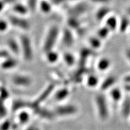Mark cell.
Listing matches in <instances>:
<instances>
[{
	"mask_svg": "<svg viewBox=\"0 0 130 130\" xmlns=\"http://www.w3.org/2000/svg\"><path fill=\"white\" fill-rule=\"evenodd\" d=\"M60 34L61 30L58 25L54 24L49 27L42 44V49L43 53L54 49L60 37Z\"/></svg>",
	"mask_w": 130,
	"mask_h": 130,
	"instance_id": "1",
	"label": "cell"
},
{
	"mask_svg": "<svg viewBox=\"0 0 130 130\" xmlns=\"http://www.w3.org/2000/svg\"><path fill=\"white\" fill-rule=\"evenodd\" d=\"M21 55L23 59L30 62L34 59V49L30 37L26 34L21 35L19 38Z\"/></svg>",
	"mask_w": 130,
	"mask_h": 130,
	"instance_id": "2",
	"label": "cell"
},
{
	"mask_svg": "<svg viewBox=\"0 0 130 130\" xmlns=\"http://www.w3.org/2000/svg\"><path fill=\"white\" fill-rule=\"evenodd\" d=\"M7 21H9L10 25L24 31H29L31 27V22L25 16L13 14L8 16Z\"/></svg>",
	"mask_w": 130,
	"mask_h": 130,
	"instance_id": "3",
	"label": "cell"
},
{
	"mask_svg": "<svg viewBox=\"0 0 130 130\" xmlns=\"http://www.w3.org/2000/svg\"><path fill=\"white\" fill-rule=\"evenodd\" d=\"M89 9V7L86 3L78 2L68 9L67 15L68 16L79 18V17L85 14L88 12Z\"/></svg>",
	"mask_w": 130,
	"mask_h": 130,
	"instance_id": "4",
	"label": "cell"
},
{
	"mask_svg": "<svg viewBox=\"0 0 130 130\" xmlns=\"http://www.w3.org/2000/svg\"><path fill=\"white\" fill-rule=\"evenodd\" d=\"M12 83L18 87H30L33 83V79L31 76L27 74H18L13 75L11 79Z\"/></svg>",
	"mask_w": 130,
	"mask_h": 130,
	"instance_id": "5",
	"label": "cell"
},
{
	"mask_svg": "<svg viewBox=\"0 0 130 130\" xmlns=\"http://www.w3.org/2000/svg\"><path fill=\"white\" fill-rule=\"evenodd\" d=\"M66 27L72 30L74 32H77L78 35H83L84 34V28L79 18L68 16V18L66 19Z\"/></svg>",
	"mask_w": 130,
	"mask_h": 130,
	"instance_id": "6",
	"label": "cell"
},
{
	"mask_svg": "<svg viewBox=\"0 0 130 130\" xmlns=\"http://www.w3.org/2000/svg\"><path fill=\"white\" fill-rule=\"evenodd\" d=\"M62 44L66 47H71L75 43V35L74 31L68 27H65L61 31L60 37Z\"/></svg>",
	"mask_w": 130,
	"mask_h": 130,
	"instance_id": "7",
	"label": "cell"
},
{
	"mask_svg": "<svg viewBox=\"0 0 130 130\" xmlns=\"http://www.w3.org/2000/svg\"><path fill=\"white\" fill-rule=\"evenodd\" d=\"M55 89V84L51 83L48 84L42 92L39 94L38 97L35 100L32 101V102L36 105H42V104L46 101L48 97L51 95Z\"/></svg>",
	"mask_w": 130,
	"mask_h": 130,
	"instance_id": "8",
	"label": "cell"
},
{
	"mask_svg": "<svg viewBox=\"0 0 130 130\" xmlns=\"http://www.w3.org/2000/svg\"><path fill=\"white\" fill-rule=\"evenodd\" d=\"M96 102L100 117L103 119H106L108 116V111L106 100L104 96L102 94L98 95L96 97Z\"/></svg>",
	"mask_w": 130,
	"mask_h": 130,
	"instance_id": "9",
	"label": "cell"
},
{
	"mask_svg": "<svg viewBox=\"0 0 130 130\" xmlns=\"http://www.w3.org/2000/svg\"><path fill=\"white\" fill-rule=\"evenodd\" d=\"M77 112V108L72 105H60L55 108L54 113L55 115L60 116H65L68 115H73Z\"/></svg>",
	"mask_w": 130,
	"mask_h": 130,
	"instance_id": "10",
	"label": "cell"
},
{
	"mask_svg": "<svg viewBox=\"0 0 130 130\" xmlns=\"http://www.w3.org/2000/svg\"><path fill=\"white\" fill-rule=\"evenodd\" d=\"M6 44L9 51L14 56H17L21 54L20 45H19V40L16 39L13 37H10L6 40Z\"/></svg>",
	"mask_w": 130,
	"mask_h": 130,
	"instance_id": "11",
	"label": "cell"
},
{
	"mask_svg": "<svg viewBox=\"0 0 130 130\" xmlns=\"http://www.w3.org/2000/svg\"><path fill=\"white\" fill-rule=\"evenodd\" d=\"M16 113H17V116L16 120L20 126L25 125L28 123L32 115L30 110L28 109L21 110Z\"/></svg>",
	"mask_w": 130,
	"mask_h": 130,
	"instance_id": "12",
	"label": "cell"
},
{
	"mask_svg": "<svg viewBox=\"0 0 130 130\" xmlns=\"http://www.w3.org/2000/svg\"><path fill=\"white\" fill-rule=\"evenodd\" d=\"M19 61L14 57L9 56L1 60L0 63V68L4 71H11L14 69L18 66Z\"/></svg>",
	"mask_w": 130,
	"mask_h": 130,
	"instance_id": "13",
	"label": "cell"
},
{
	"mask_svg": "<svg viewBox=\"0 0 130 130\" xmlns=\"http://www.w3.org/2000/svg\"><path fill=\"white\" fill-rule=\"evenodd\" d=\"M111 10L108 6H102L96 10L95 13V18L98 22L104 21L105 19L111 13Z\"/></svg>",
	"mask_w": 130,
	"mask_h": 130,
	"instance_id": "14",
	"label": "cell"
},
{
	"mask_svg": "<svg viewBox=\"0 0 130 130\" xmlns=\"http://www.w3.org/2000/svg\"><path fill=\"white\" fill-rule=\"evenodd\" d=\"M119 21V19L116 15L111 14L105 19L104 22V25L112 32L118 30Z\"/></svg>",
	"mask_w": 130,
	"mask_h": 130,
	"instance_id": "15",
	"label": "cell"
},
{
	"mask_svg": "<svg viewBox=\"0 0 130 130\" xmlns=\"http://www.w3.org/2000/svg\"><path fill=\"white\" fill-rule=\"evenodd\" d=\"M29 104L30 101H28L22 100V99H16L13 101L11 105L12 111L14 113H17L21 110L28 109Z\"/></svg>",
	"mask_w": 130,
	"mask_h": 130,
	"instance_id": "16",
	"label": "cell"
},
{
	"mask_svg": "<svg viewBox=\"0 0 130 130\" xmlns=\"http://www.w3.org/2000/svg\"><path fill=\"white\" fill-rule=\"evenodd\" d=\"M95 52L89 47H85L81 49L79 52V66H86V61L90 58V57L93 56Z\"/></svg>",
	"mask_w": 130,
	"mask_h": 130,
	"instance_id": "17",
	"label": "cell"
},
{
	"mask_svg": "<svg viewBox=\"0 0 130 130\" xmlns=\"http://www.w3.org/2000/svg\"><path fill=\"white\" fill-rule=\"evenodd\" d=\"M12 10L14 14L21 16H25L30 13L27 5L19 2L14 3L12 5Z\"/></svg>",
	"mask_w": 130,
	"mask_h": 130,
	"instance_id": "18",
	"label": "cell"
},
{
	"mask_svg": "<svg viewBox=\"0 0 130 130\" xmlns=\"http://www.w3.org/2000/svg\"><path fill=\"white\" fill-rule=\"evenodd\" d=\"M112 62L110 58L106 57H101L96 63V68L101 72L108 71L111 67Z\"/></svg>",
	"mask_w": 130,
	"mask_h": 130,
	"instance_id": "19",
	"label": "cell"
},
{
	"mask_svg": "<svg viewBox=\"0 0 130 130\" xmlns=\"http://www.w3.org/2000/svg\"><path fill=\"white\" fill-rule=\"evenodd\" d=\"M130 28V20L128 16H122L119 21L118 30L122 34L125 33Z\"/></svg>",
	"mask_w": 130,
	"mask_h": 130,
	"instance_id": "20",
	"label": "cell"
},
{
	"mask_svg": "<svg viewBox=\"0 0 130 130\" xmlns=\"http://www.w3.org/2000/svg\"><path fill=\"white\" fill-rule=\"evenodd\" d=\"M44 54L45 60L50 64H53L58 62V61L60 59V57L59 53L57 51H56L54 49L47 51Z\"/></svg>",
	"mask_w": 130,
	"mask_h": 130,
	"instance_id": "21",
	"label": "cell"
},
{
	"mask_svg": "<svg viewBox=\"0 0 130 130\" xmlns=\"http://www.w3.org/2000/svg\"><path fill=\"white\" fill-rule=\"evenodd\" d=\"M102 42L103 41L101 40L99 37H98L96 36H93L89 38V47L95 51H98L102 48V45H103Z\"/></svg>",
	"mask_w": 130,
	"mask_h": 130,
	"instance_id": "22",
	"label": "cell"
},
{
	"mask_svg": "<svg viewBox=\"0 0 130 130\" xmlns=\"http://www.w3.org/2000/svg\"><path fill=\"white\" fill-rule=\"evenodd\" d=\"M53 5L50 0H40L39 2L38 8L43 14H49L53 10Z\"/></svg>",
	"mask_w": 130,
	"mask_h": 130,
	"instance_id": "23",
	"label": "cell"
},
{
	"mask_svg": "<svg viewBox=\"0 0 130 130\" xmlns=\"http://www.w3.org/2000/svg\"><path fill=\"white\" fill-rule=\"evenodd\" d=\"M62 59L64 64L69 67H72L77 63L75 56L71 52H64L62 55Z\"/></svg>",
	"mask_w": 130,
	"mask_h": 130,
	"instance_id": "24",
	"label": "cell"
},
{
	"mask_svg": "<svg viewBox=\"0 0 130 130\" xmlns=\"http://www.w3.org/2000/svg\"><path fill=\"white\" fill-rule=\"evenodd\" d=\"M116 81L117 79L116 77L113 75L108 76L102 82L101 85V89L102 90H106L107 89H110L116 83Z\"/></svg>",
	"mask_w": 130,
	"mask_h": 130,
	"instance_id": "25",
	"label": "cell"
},
{
	"mask_svg": "<svg viewBox=\"0 0 130 130\" xmlns=\"http://www.w3.org/2000/svg\"><path fill=\"white\" fill-rule=\"evenodd\" d=\"M111 33V31L104 25L98 30L96 36L98 37H99L101 40H102V41H104V40H106L107 38H108Z\"/></svg>",
	"mask_w": 130,
	"mask_h": 130,
	"instance_id": "26",
	"label": "cell"
},
{
	"mask_svg": "<svg viewBox=\"0 0 130 130\" xmlns=\"http://www.w3.org/2000/svg\"><path fill=\"white\" fill-rule=\"evenodd\" d=\"M69 95V89L66 87H63L57 91L54 95V98L57 101L64 100L66 98L68 97Z\"/></svg>",
	"mask_w": 130,
	"mask_h": 130,
	"instance_id": "27",
	"label": "cell"
},
{
	"mask_svg": "<svg viewBox=\"0 0 130 130\" xmlns=\"http://www.w3.org/2000/svg\"><path fill=\"white\" fill-rule=\"evenodd\" d=\"M0 130H12V120L7 118L3 119L0 123Z\"/></svg>",
	"mask_w": 130,
	"mask_h": 130,
	"instance_id": "28",
	"label": "cell"
},
{
	"mask_svg": "<svg viewBox=\"0 0 130 130\" xmlns=\"http://www.w3.org/2000/svg\"><path fill=\"white\" fill-rule=\"evenodd\" d=\"M8 108L6 104V102L0 99V119L3 120L7 118Z\"/></svg>",
	"mask_w": 130,
	"mask_h": 130,
	"instance_id": "29",
	"label": "cell"
},
{
	"mask_svg": "<svg viewBox=\"0 0 130 130\" xmlns=\"http://www.w3.org/2000/svg\"><path fill=\"white\" fill-rule=\"evenodd\" d=\"M10 94L6 86L0 84V99L6 102L10 98Z\"/></svg>",
	"mask_w": 130,
	"mask_h": 130,
	"instance_id": "30",
	"label": "cell"
},
{
	"mask_svg": "<svg viewBox=\"0 0 130 130\" xmlns=\"http://www.w3.org/2000/svg\"><path fill=\"white\" fill-rule=\"evenodd\" d=\"M99 83V78L94 74L89 75L87 78V84L90 87H95Z\"/></svg>",
	"mask_w": 130,
	"mask_h": 130,
	"instance_id": "31",
	"label": "cell"
},
{
	"mask_svg": "<svg viewBox=\"0 0 130 130\" xmlns=\"http://www.w3.org/2000/svg\"><path fill=\"white\" fill-rule=\"evenodd\" d=\"M39 1V0H27L26 5L31 13H34L36 11L38 8V5Z\"/></svg>",
	"mask_w": 130,
	"mask_h": 130,
	"instance_id": "32",
	"label": "cell"
},
{
	"mask_svg": "<svg viewBox=\"0 0 130 130\" xmlns=\"http://www.w3.org/2000/svg\"><path fill=\"white\" fill-rule=\"evenodd\" d=\"M122 113L125 117H128L130 115V98H126L123 101L122 105Z\"/></svg>",
	"mask_w": 130,
	"mask_h": 130,
	"instance_id": "33",
	"label": "cell"
},
{
	"mask_svg": "<svg viewBox=\"0 0 130 130\" xmlns=\"http://www.w3.org/2000/svg\"><path fill=\"white\" fill-rule=\"evenodd\" d=\"M110 95L114 101H118L121 99L122 92L119 89L114 88L110 92Z\"/></svg>",
	"mask_w": 130,
	"mask_h": 130,
	"instance_id": "34",
	"label": "cell"
},
{
	"mask_svg": "<svg viewBox=\"0 0 130 130\" xmlns=\"http://www.w3.org/2000/svg\"><path fill=\"white\" fill-rule=\"evenodd\" d=\"M10 24L7 19H0V32H6L9 30Z\"/></svg>",
	"mask_w": 130,
	"mask_h": 130,
	"instance_id": "35",
	"label": "cell"
},
{
	"mask_svg": "<svg viewBox=\"0 0 130 130\" xmlns=\"http://www.w3.org/2000/svg\"><path fill=\"white\" fill-rule=\"evenodd\" d=\"M52 4L55 6H59L61 5H64L66 3H69L72 1H78V0H50Z\"/></svg>",
	"mask_w": 130,
	"mask_h": 130,
	"instance_id": "36",
	"label": "cell"
},
{
	"mask_svg": "<svg viewBox=\"0 0 130 130\" xmlns=\"http://www.w3.org/2000/svg\"><path fill=\"white\" fill-rule=\"evenodd\" d=\"M90 2L95 3V4H101L102 6H105L111 1V0H89Z\"/></svg>",
	"mask_w": 130,
	"mask_h": 130,
	"instance_id": "37",
	"label": "cell"
},
{
	"mask_svg": "<svg viewBox=\"0 0 130 130\" xmlns=\"http://www.w3.org/2000/svg\"><path fill=\"white\" fill-rule=\"evenodd\" d=\"M10 56L9 51L5 50H0V60L4 59V58L8 57Z\"/></svg>",
	"mask_w": 130,
	"mask_h": 130,
	"instance_id": "38",
	"label": "cell"
},
{
	"mask_svg": "<svg viewBox=\"0 0 130 130\" xmlns=\"http://www.w3.org/2000/svg\"><path fill=\"white\" fill-rule=\"evenodd\" d=\"M125 58L126 60L128 61V63L130 64V48H126L125 51Z\"/></svg>",
	"mask_w": 130,
	"mask_h": 130,
	"instance_id": "39",
	"label": "cell"
},
{
	"mask_svg": "<svg viewBox=\"0 0 130 130\" xmlns=\"http://www.w3.org/2000/svg\"><path fill=\"white\" fill-rule=\"evenodd\" d=\"M123 81L125 84H130V74L126 75L123 77Z\"/></svg>",
	"mask_w": 130,
	"mask_h": 130,
	"instance_id": "40",
	"label": "cell"
},
{
	"mask_svg": "<svg viewBox=\"0 0 130 130\" xmlns=\"http://www.w3.org/2000/svg\"><path fill=\"white\" fill-rule=\"evenodd\" d=\"M6 6H7V5L6 4V3H5L3 0H0V13L4 11Z\"/></svg>",
	"mask_w": 130,
	"mask_h": 130,
	"instance_id": "41",
	"label": "cell"
},
{
	"mask_svg": "<svg viewBox=\"0 0 130 130\" xmlns=\"http://www.w3.org/2000/svg\"><path fill=\"white\" fill-rule=\"evenodd\" d=\"M6 5H12L18 2V0H3Z\"/></svg>",
	"mask_w": 130,
	"mask_h": 130,
	"instance_id": "42",
	"label": "cell"
},
{
	"mask_svg": "<svg viewBox=\"0 0 130 130\" xmlns=\"http://www.w3.org/2000/svg\"><path fill=\"white\" fill-rule=\"evenodd\" d=\"M36 126L37 125H36L35 124L30 125L27 126V128H26L24 130H35V128H36Z\"/></svg>",
	"mask_w": 130,
	"mask_h": 130,
	"instance_id": "43",
	"label": "cell"
},
{
	"mask_svg": "<svg viewBox=\"0 0 130 130\" xmlns=\"http://www.w3.org/2000/svg\"><path fill=\"white\" fill-rule=\"evenodd\" d=\"M124 89L126 91L130 92V84H125Z\"/></svg>",
	"mask_w": 130,
	"mask_h": 130,
	"instance_id": "44",
	"label": "cell"
},
{
	"mask_svg": "<svg viewBox=\"0 0 130 130\" xmlns=\"http://www.w3.org/2000/svg\"><path fill=\"white\" fill-rule=\"evenodd\" d=\"M126 13H127L128 15L130 16V6L127 8V9H126Z\"/></svg>",
	"mask_w": 130,
	"mask_h": 130,
	"instance_id": "45",
	"label": "cell"
},
{
	"mask_svg": "<svg viewBox=\"0 0 130 130\" xmlns=\"http://www.w3.org/2000/svg\"><path fill=\"white\" fill-rule=\"evenodd\" d=\"M35 130H41V129H40V128L39 127V126H36V128H35Z\"/></svg>",
	"mask_w": 130,
	"mask_h": 130,
	"instance_id": "46",
	"label": "cell"
},
{
	"mask_svg": "<svg viewBox=\"0 0 130 130\" xmlns=\"http://www.w3.org/2000/svg\"><path fill=\"white\" fill-rule=\"evenodd\" d=\"M129 33H130V28H129ZM129 35H130V34H129Z\"/></svg>",
	"mask_w": 130,
	"mask_h": 130,
	"instance_id": "47",
	"label": "cell"
}]
</instances>
